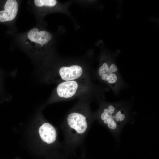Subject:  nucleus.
Masks as SVG:
<instances>
[{
    "mask_svg": "<svg viewBox=\"0 0 159 159\" xmlns=\"http://www.w3.org/2000/svg\"><path fill=\"white\" fill-rule=\"evenodd\" d=\"M102 88L95 86L90 77L70 81L58 83L55 89L53 95L59 99H70L82 95L89 92L102 94Z\"/></svg>",
    "mask_w": 159,
    "mask_h": 159,
    "instance_id": "1",
    "label": "nucleus"
},
{
    "mask_svg": "<svg viewBox=\"0 0 159 159\" xmlns=\"http://www.w3.org/2000/svg\"><path fill=\"white\" fill-rule=\"evenodd\" d=\"M94 75L97 79L111 89L116 96L121 90L128 86L113 60L103 62L94 72Z\"/></svg>",
    "mask_w": 159,
    "mask_h": 159,
    "instance_id": "2",
    "label": "nucleus"
},
{
    "mask_svg": "<svg viewBox=\"0 0 159 159\" xmlns=\"http://www.w3.org/2000/svg\"><path fill=\"white\" fill-rule=\"evenodd\" d=\"M50 75L52 82L59 83L89 77L87 72H85L82 67L78 65L62 67L57 71L51 72Z\"/></svg>",
    "mask_w": 159,
    "mask_h": 159,
    "instance_id": "3",
    "label": "nucleus"
},
{
    "mask_svg": "<svg viewBox=\"0 0 159 159\" xmlns=\"http://www.w3.org/2000/svg\"><path fill=\"white\" fill-rule=\"evenodd\" d=\"M49 32L44 30H40L37 28H34L27 33L25 43L29 47L37 50V48L43 47L52 39Z\"/></svg>",
    "mask_w": 159,
    "mask_h": 159,
    "instance_id": "4",
    "label": "nucleus"
},
{
    "mask_svg": "<svg viewBox=\"0 0 159 159\" xmlns=\"http://www.w3.org/2000/svg\"><path fill=\"white\" fill-rule=\"evenodd\" d=\"M86 119L82 114L73 112L68 116L67 121L71 128L75 130L78 133L82 134L85 131L87 127Z\"/></svg>",
    "mask_w": 159,
    "mask_h": 159,
    "instance_id": "5",
    "label": "nucleus"
},
{
    "mask_svg": "<svg viewBox=\"0 0 159 159\" xmlns=\"http://www.w3.org/2000/svg\"><path fill=\"white\" fill-rule=\"evenodd\" d=\"M4 9L0 11V22L11 21L16 17L18 11V3L15 0H7Z\"/></svg>",
    "mask_w": 159,
    "mask_h": 159,
    "instance_id": "6",
    "label": "nucleus"
},
{
    "mask_svg": "<svg viewBox=\"0 0 159 159\" xmlns=\"http://www.w3.org/2000/svg\"><path fill=\"white\" fill-rule=\"evenodd\" d=\"M39 133L42 140L48 144L51 143L56 140L57 133L55 129L49 123H44L40 127Z\"/></svg>",
    "mask_w": 159,
    "mask_h": 159,
    "instance_id": "7",
    "label": "nucleus"
},
{
    "mask_svg": "<svg viewBox=\"0 0 159 159\" xmlns=\"http://www.w3.org/2000/svg\"><path fill=\"white\" fill-rule=\"evenodd\" d=\"M55 0H34V3L35 5L37 7H41L43 6L53 7L57 4Z\"/></svg>",
    "mask_w": 159,
    "mask_h": 159,
    "instance_id": "8",
    "label": "nucleus"
},
{
    "mask_svg": "<svg viewBox=\"0 0 159 159\" xmlns=\"http://www.w3.org/2000/svg\"><path fill=\"white\" fill-rule=\"evenodd\" d=\"M108 127L110 129L114 130L117 127V124L114 120H112L107 124Z\"/></svg>",
    "mask_w": 159,
    "mask_h": 159,
    "instance_id": "9",
    "label": "nucleus"
}]
</instances>
